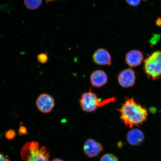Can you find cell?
Segmentation results:
<instances>
[{"label":"cell","mask_w":161,"mask_h":161,"mask_svg":"<svg viewBox=\"0 0 161 161\" xmlns=\"http://www.w3.org/2000/svg\"><path fill=\"white\" fill-rule=\"evenodd\" d=\"M118 110L122 122L130 128L143 123L148 116L146 108L137 103L133 98H127Z\"/></svg>","instance_id":"obj_1"},{"label":"cell","mask_w":161,"mask_h":161,"mask_svg":"<svg viewBox=\"0 0 161 161\" xmlns=\"http://www.w3.org/2000/svg\"><path fill=\"white\" fill-rule=\"evenodd\" d=\"M21 157L25 161H49V152L45 146L40 147L39 143H26L22 148Z\"/></svg>","instance_id":"obj_2"},{"label":"cell","mask_w":161,"mask_h":161,"mask_svg":"<svg viewBox=\"0 0 161 161\" xmlns=\"http://www.w3.org/2000/svg\"><path fill=\"white\" fill-rule=\"evenodd\" d=\"M116 98L112 97L101 100L90 89L89 91L82 94L79 100V103L81 109L84 111L90 113L95 111L98 108L114 101Z\"/></svg>","instance_id":"obj_3"},{"label":"cell","mask_w":161,"mask_h":161,"mask_svg":"<svg viewBox=\"0 0 161 161\" xmlns=\"http://www.w3.org/2000/svg\"><path fill=\"white\" fill-rule=\"evenodd\" d=\"M144 70L148 77L153 80L161 77V51L154 52L145 60Z\"/></svg>","instance_id":"obj_4"},{"label":"cell","mask_w":161,"mask_h":161,"mask_svg":"<svg viewBox=\"0 0 161 161\" xmlns=\"http://www.w3.org/2000/svg\"><path fill=\"white\" fill-rule=\"evenodd\" d=\"M36 106L40 112L44 114L49 113L55 107V99L47 93H42L38 97L36 102Z\"/></svg>","instance_id":"obj_5"},{"label":"cell","mask_w":161,"mask_h":161,"mask_svg":"<svg viewBox=\"0 0 161 161\" xmlns=\"http://www.w3.org/2000/svg\"><path fill=\"white\" fill-rule=\"evenodd\" d=\"M83 150L88 158H93L99 155L103 151V147L102 144L97 141L88 138L84 142Z\"/></svg>","instance_id":"obj_6"},{"label":"cell","mask_w":161,"mask_h":161,"mask_svg":"<svg viewBox=\"0 0 161 161\" xmlns=\"http://www.w3.org/2000/svg\"><path fill=\"white\" fill-rule=\"evenodd\" d=\"M136 80L135 72L131 68L123 70L118 76L119 84L124 88H129L134 86Z\"/></svg>","instance_id":"obj_7"},{"label":"cell","mask_w":161,"mask_h":161,"mask_svg":"<svg viewBox=\"0 0 161 161\" xmlns=\"http://www.w3.org/2000/svg\"><path fill=\"white\" fill-rule=\"evenodd\" d=\"M92 59L97 65L103 66H110L112 63L111 56L110 53L103 48H100L96 50L92 56Z\"/></svg>","instance_id":"obj_8"},{"label":"cell","mask_w":161,"mask_h":161,"mask_svg":"<svg viewBox=\"0 0 161 161\" xmlns=\"http://www.w3.org/2000/svg\"><path fill=\"white\" fill-rule=\"evenodd\" d=\"M90 80L91 83L94 87L100 88L107 83L108 77L103 70H97L91 74Z\"/></svg>","instance_id":"obj_9"},{"label":"cell","mask_w":161,"mask_h":161,"mask_svg":"<svg viewBox=\"0 0 161 161\" xmlns=\"http://www.w3.org/2000/svg\"><path fill=\"white\" fill-rule=\"evenodd\" d=\"M144 59V55L140 50H134L127 53L125 57L126 63L130 67H136L142 64Z\"/></svg>","instance_id":"obj_10"},{"label":"cell","mask_w":161,"mask_h":161,"mask_svg":"<svg viewBox=\"0 0 161 161\" xmlns=\"http://www.w3.org/2000/svg\"><path fill=\"white\" fill-rule=\"evenodd\" d=\"M126 139L131 145L138 146L144 142V134L142 130L138 129H133L127 134Z\"/></svg>","instance_id":"obj_11"},{"label":"cell","mask_w":161,"mask_h":161,"mask_svg":"<svg viewBox=\"0 0 161 161\" xmlns=\"http://www.w3.org/2000/svg\"><path fill=\"white\" fill-rule=\"evenodd\" d=\"M24 2L28 9L35 10L39 8L41 6L42 0H25Z\"/></svg>","instance_id":"obj_12"},{"label":"cell","mask_w":161,"mask_h":161,"mask_svg":"<svg viewBox=\"0 0 161 161\" xmlns=\"http://www.w3.org/2000/svg\"><path fill=\"white\" fill-rule=\"evenodd\" d=\"M100 161H119V160L117 157L114 155L107 153L101 157Z\"/></svg>","instance_id":"obj_13"},{"label":"cell","mask_w":161,"mask_h":161,"mask_svg":"<svg viewBox=\"0 0 161 161\" xmlns=\"http://www.w3.org/2000/svg\"><path fill=\"white\" fill-rule=\"evenodd\" d=\"M37 61L39 63L44 64L47 63L49 60L47 54L42 53L38 54L37 56Z\"/></svg>","instance_id":"obj_14"},{"label":"cell","mask_w":161,"mask_h":161,"mask_svg":"<svg viewBox=\"0 0 161 161\" xmlns=\"http://www.w3.org/2000/svg\"><path fill=\"white\" fill-rule=\"evenodd\" d=\"M160 36L159 34H154L153 35L152 38L150 40V43L152 45L156 44L157 42L160 39Z\"/></svg>","instance_id":"obj_15"},{"label":"cell","mask_w":161,"mask_h":161,"mask_svg":"<svg viewBox=\"0 0 161 161\" xmlns=\"http://www.w3.org/2000/svg\"><path fill=\"white\" fill-rule=\"evenodd\" d=\"M129 5L133 7H137L139 5L141 0H126Z\"/></svg>","instance_id":"obj_16"},{"label":"cell","mask_w":161,"mask_h":161,"mask_svg":"<svg viewBox=\"0 0 161 161\" xmlns=\"http://www.w3.org/2000/svg\"><path fill=\"white\" fill-rule=\"evenodd\" d=\"M15 136V133L13 130H11L7 132L6 136L8 139H12Z\"/></svg>","instance_id":"obj_17"},{"label":"cell","mask_w":161,"mask_h":161,"mask_svg":"<svg viewBox=\"0 0 161 161\" xmlns=\"http://www.w3.org/2000/svg\"><path fill=\"white\" fill-rule=\"evenodd\" d=\"M0 161H10L9 159L5 158L3 154L0 153Z\"/></svg>","instance_id":"obj_18"},{"label":"cell","mask_w":161,"mask_h":161,"mask_svg":"<svg viewBox=\"0 0 161 161\" xmlns=\"http://www.w3.org/2000/svg\"><path fill=\"white\" fill-rule=\"evenodd\" d=\"M156 24L158 27H161V18L158 17L156 20Z\"/></svg>","instance_id":"obj_19"},{"label":"cell","mask_w":161,"mask_h":161,"mask_svg":"<svg viewBox=\"0 0 161 161\" xmlns=\"http://www.w3.org/2000/svg\"><path fill=\"white\" fill-rule=\"evenodd\" d=\"M52 161H64L63 160H61V159H60L57 158L54 159H53Z\"/></svg>","instance_id":"obj_20"},{"label":"cell","mask_w":161,"mask_h":161,"mask_svg":"<svg viewBox=\"0 0 161 161\" xmlns=\"http://www.w3.org/2000/svg\"><path fill=\"white\" fill-rule=\"evenodd\" d=\"M142 1H146V0H142Z\"/></svg>","instance_id":"obj_21"},{"label":"cell","mask_w":161,"mask_h":161,"mask_svg":"<svg viewBox=\"0 0 161 161\" xmlns=\"http://www.w3.org/2000/svg\"><path fill=\"white\" fill-rule=\"evenodd\" d=\"M47 1H51V0H47Z\"/></svg>","instance_id":"obj_22"}]
</instances>
